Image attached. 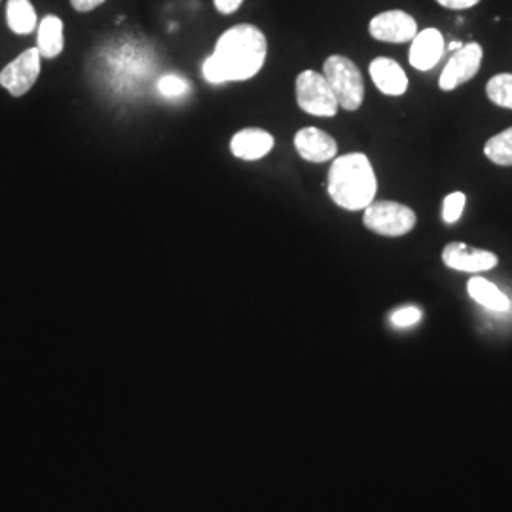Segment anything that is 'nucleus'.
Here are the masks:
<instances>
[{"label":"nucleus","mask_w":512,"mask_h":512,"mask_svg":"<svg viewBox=\"0 0 512 512\" xmlns=\"http://www.w3.org/2000/svg\"><path fill=\"white\" fill-rule=\"evenodd\" d=\"M272 148H274V137L268 131L258 128L241 129L230 141L232 154L245 162H255L268 156Z\"/></svg>","instance_id":"obj_12"},{"label":"nucleus","mask_w":512,"mask_h":512,"mask_svg":"<svg viewBox=\"0 0 512 512\" xmlns=\"http://www.w3.org/2000/svg\"><path fill=\"white\" fill-rule=\"evenodd\" d=\"M40 59L42 55L38 48H29L23 54H19L12 63H8L0 71V86L14 97H23L37 84L40 76Z\"/></svg>","instance_id":"obj_7"},{"label":"nucleus","mask_w":512,"mask_h":512,"mask_svg":"<svg viewBox=\"0 0 512 512\" xmlns=\"http://www.w3.org/2000/svg\"><path fill=\"white\" fill-rule=\"evenodd\" d=\"M444 37L439 29H425L412 38L410 65L418 71H431L444 55Z\"/></svg>","instance_id":"obj_11"},{"label":"nucleus","mask_w":512,"mask_h":512,"mask_svg":"<svg viewBox=\"0 0 512 512\" xmlns=\"http://www.w3.org/2000/svg\"><path fill=\"white\" fill-rule=\"evenodd\" d=\"M467 291L476 304H480L486 310L495 311V313H507L511 310V300L497 285L484 277H473L467 285Z\"/></svg>","instance_id":"obj_14"},{"label":"nucleus","mask_w":512,"mask_h":512,"mask_svg":"<svg viewBox=\"0 0 512 512\" xmlns=\"http://www.w3.org/2000/svg\"><path fill=\"white\" fill-rule=\"evenodd\" d=\"M158 92L167 99H181L190 92V86L179 74H165L158 82Z\"/></svg>","instance_id":"obj_19"},{"label":"nucleus","mask_w":512,"mask_h":512,"mask_svg":"<svg viewBox=\"0 0 512 512\" xmlns=\"http://www.w3.org/2000/svg\"><path fill=\"white\" fill-rule=\"evenodd\" d=\"M421 310L416 306H404L399 308L397 311H393L391 315V323L399 329H406V327H412L416 323H420Z\"/></svg>","instance_id":"obj_21"},{"label":"nucleus","mask_w":512,"mask_h":512,"mask_svg":"<svg viewBox=\"0 0 512 512\" xmlns=\"http://www.w3.org/2000/svg\"><path fill=\"white\" fill-rule=\"evenodd\" d=\"M6 21L12 33L31 35L37 31L38 19L31 0H8Z\"/></svg>","instance_id":"obj_16"},{"label":"nucleus","mask_w":512,"mask_h":512,"mask_svg":"<svg viewBox=\"0 0 512 512\" xmlns=\"http://www.w3.org/2000/svg\"><path fill=\"white\" fill-rule=\"evenodd\" d=\"M461 46H463V44H461V42H458V40H454V42H450V44H448V48H450V52H452V50H454V52H456V50H459V48H461Z\"/></svg>","instance_id":"obj_25"},{"label":"nucleus","mask_w":512,"mask_h":512,"mask_svg":"<svg viewBox=\"0 0 512 512\" xmlns=\"http://www.w3.org/2000/svg\"><path fill=\"white\" fill-rule=\"evenodd\" d=\"M296 103L311 116L332 118L338 112V101L327 78L317 71H304L296 78Z\"/></svg>","instance_id":"obj_5"},{"label":"nucleus","mask_w":512,"mask_h":512,"mask_svg":"<svg viewBox=\"0 0 512 512\" xmlns=\"http://www.w3.org/2000/svg\"><path fill=\"white\" fill-rule=\"evenodd\" d=\"M323 76L329 82L338 107L344 110L359 109L365 99V82L359 67L346 55H330L323 65Z\"/></svg>","instance_id":"obj_3"},{"label":"nucleus","mask_w":512,"mask_h":512,"mask_svg":"<svg viewBox=\"0 0 512 512\" xmlns=\"http://www.w3.org/2000/svg\"><path fill=\"white\" fill-rule=\"evenodd\" d=\"M484 154L494 164L505 165V167L512 165V128H507L492 137L484 145Z\"/></svg>","instance_id":"obj_17"},{"label":"nucleus","mask_w":512,"mask_h":512,"mask_svg":"<svg viewBox=\"0 0 512 512\" xmlns=\"http://www.w3.org/2000/svg\"><path fill=\"white\" fill-rule=\"evenodd\" d=\"M101 4H105V0H71V6L80 14L92 12L95 8H99Z\"/></svg>","instance_id":"obj_23"},{"label":"nucleus","mask_w":512,"mask_h":512,"mask_svg":"<svg viewBox=\"0 0 512 512\" xmlns=\"http://www.w3.org/2000/svg\"><path fill=\"white\" fill-rule=\"evenodd\" d=\"M482 57H484V52H482V46L478 42L463 44L448 59L444 71L440 74V90L452 92V90L459 88L461 84H467L469 80H473L480 71Z\"/></svg>","instance_id":"obj_6"},{"label":"nucleus","mask_w":512,"mask_h":512,"mask_svg":"<svg viewBox=\"0 0 512 512\" xmlns=\"http://www.w3.org/2000/svg\"><path fill=\"white\" fill-rule=\"evenodd\" d=\"M294 148L302 160L311 164H325L329 160H334L338 154V145L334 137H330L329 133L319 128L300 129L294 135Z\"/></svg>","instance_id":"obj_10"},{"label":"nucleus","mask_w":512,"mask_h":512,"mask_svg":"<svg viewBox=\"0 0 512 512\" xmlns=\"http://www.w3.org/2000/svg\"><path fill=\"white\" fill-rule=\"evenodd\" d=\"M442 262L458 272H469V274H480L488 272L497 266L499 258L490 251L484 249H475L465 243H448L442 251Z\"/></svg>","instance_id":"obj_9"},{"label":"nucleus","mask_w":512,"mask_h":512,"mask_svg":"<svg viewBox=\"0 0 512 512\" xmlns=\"http://www.w3.org/2000/svg\"><path fill=\"white\" fill-rule=\"evenodd\" d=\"M245 0H213V4H215V8H217V12L222 14V16H230V14H236L239 8H241V4H243Z\"/></svg>","instance_id":"obj_22"},{"label":"nucleus","mask_w":512,"mask_h":512,"mask_svg":"<svg viewBox=\"0 0 512 512\" xmlns=\"http://www.w3.org/2000/svg\"><path fill=\"white\" fill-rule=\"evenodd\" d=\"M366 228L385 238H401L416 228V213L397 202H372L365 209Z\"/></svg>","instance_id":"obj_4"},{"label":"nucleus","mask_w":512,"mask_h":512,"mask_svg":"<svg viewBox=\"0 0 512 512\" xmlns=\"http://www.w3.org/2000/svg\"><path fill=\"white\" fill-rule=\"evenodd\" d=\"M370 76H372L376 88L385 95L399 97L408 90V76L395 59L376 57L370 63Z\"/></svg>","instance_id":"obj_13"},{"label":"nucleus","mask_w":512,"mask_h":512,"mask_svg":"<svg viewBox=\"0 0 512 512\" xmlns=\"http://www.w3.org/2000/svg\"><path fill=\"white\" fill-rule=\"evenodd\" d=\"M440 6L444 8H450V10H467V8H473L480 0H437Z\"/></svg>","instance_id":"obj_24"},{"label":"nucleus","mask_w":512,"mask_h":512,"mask_svg":"<svg viewBox=\"0 0 512 512\" xmlns=\"http://www.w3.org/2000/svg\"><path fill=\"white\" fill-rule=\"evenodd\" d=\"M37 48L42 57L54 59L61 55L65 48V35H63V21L57 16H46L38 23Z\"/></svg>","instance_id":"obj_15"},{"label":"nucleus","mask_w":512,"mask_h":512,"mask_svg":"<svg viewBox=\"0 0 512 512\" xmlns=\"http://www.w3.org/2000/svg\"><path fill=\"white\" fill-rule=\"evenodd\" d=\"M486 93L488 99L497 107L512 110V74H497L490 78V82L486 84Z\"/></svg>","instance_id":"obj_18"},{"label":"nucleus","mask_w":512,"mask_h":512,"mask_svg":"<svg viewBox=\"0 0 512 512\" xmlns=\"http://www.w3.org/2000/svg\"><path fill=\"white\" fill-rule=\"evenodd\" d=\"M368 31H370V37L380 42L404 44L418 35V23L403 10H389L372 18Z\"/></svg>","instance_id":"obj_8"},{"label":"nucleus","mask_w":512,"mask_h":512,"mask_svg":"<svg viewBox=\"0 0 512 512\" xmlns=\"http://www.w3.org/2000/svg\"><path fill=\"white\" fill-rule=\"evenodd\" d=\"M465 203H467V196L463 192L448 194L444 198V202H442V220L446 224H456L461 219V215H463Z\"/></svg>","instance_id":"obj_20"},{"label":"nucleus","mask_w":512,"mask_h":512,"mask_svg":"<svg viewBox=\"0 0 512 512\" xmlns=\"http://www.w3.org/2000/svg\"><path fill=\"white\" fill-rule=\"evenodd\" d=\"M378 179L370 160L361 152L334 158L329 171V196L346 211H361L374 202Z\"/></svg>","instance_id":"obj_2"},{"label":"nucleus","mask_w":512,"mask_h":512,"mask_svg":"<svg viewBox=\"0 0 512 512\" xmlns=\"http://www.w3.org/2000/svg\"><path fill=\"white\" fill-rule=\"evenodd\" d=\"M268 55L266 35L251 23H239L220 35L213 54L203 61V78L215 86L251 80Z\"/></svg>","instance_id":"obj_1"}]
</instances>
